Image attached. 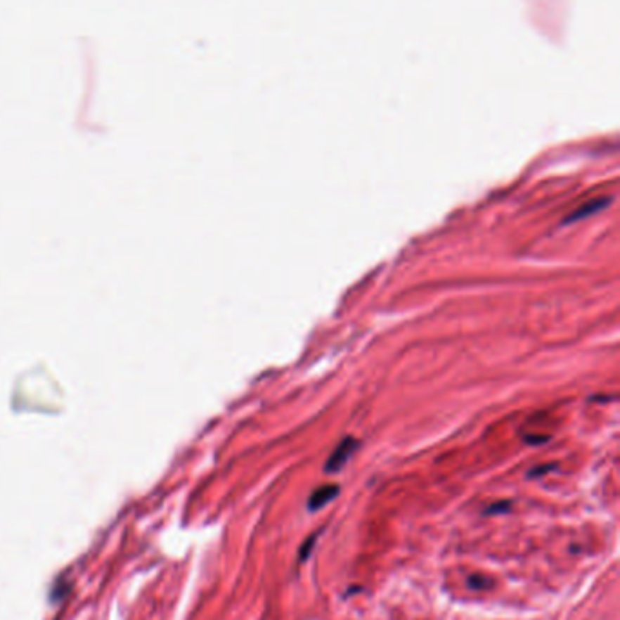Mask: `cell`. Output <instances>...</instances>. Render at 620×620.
<instances>
[{"label":"cell","mask_w":620,"mask_h":620,"mask_svg":"<svg viewBox=\"0 0 620 620\" xmlns=\"http://www.w3.org/2000/svg\"><path fill=\"white\" fill-rule=\"evenodd\" d=\"M557 467H559V462H550V464L545 462V464H541V466L529 470L528 479H538V477H544V475H548L550 471L557 470Z\"/></svg>","instance_id":"obj_6"},{"label":"cell","mask_w":620,"mask_h":620,"mask_svg":"<svg viewBox=\"0 0 620 620\" xmlns=\"http://www.w3.org/2000/svg\"><path fill=\"white\" fill-rule=\"evenodd\" d=\"M317 537H318V533H313L311 537H308L306 541L302 542V545H300V551H299L300 562H306V560L309 559V555H311V551H313V545H315V542H317Z\"/></svg>","instance_id":"obj_5"},{"label":"cell","mask_w":620,"mask_h":620,"mask_svg":"<svg viewBox=\"0 0 620 620\" xmlns=\"http://www.w3.org/2000/svg\"><path fill=\"white\" fill-rule=\"evenodd\" d=\"M467 586H470L471 590L482 591V590H488V588H491L493 581L484 575H471L470 579H467Z\"/></svg>","instance_id":"obj_4"},{"label":"cell","mask_w":620,"mask_h":620,"mask_svg":"<svg viewBox=\"0 0 620 620\" xmlns=\"http://www.w3.org/2000/svg\"><path fill=\"white\" fill-rule=\"evenodd\" d=\"M524 440H526V442H528L529 446H538V444H544V442H548V440H550V437H545V435H542V437L529 435V437H524Z\"/></svg>","instance_id":"obj_7"},{"label":"cell","mask_w":620,"mask_h":620,"mask_svg":"<svg viewBox=\"0 0 620 620\" xmlns=\"http://www.w3.org/2000/svg\"><path fill=\"white\" fill-rule=\"evenodd\" d=\"M359 448V440L353 439V437H346L339 442V446L333 449V453L330 455V458L325 460L324 464V471L325 473H330V475H335V473H339L346 464H348L349 457L355 453V449Z\"/></svg>","instance_id":"obj_1"},{"label":"cell","mask_w":620,"mask_h":620,"mask_svg":"<svg viewBox=\"0 0 620 620\" xmlns=\"http://www.w3.org/2000/svg\"><path fill=\"white\" fill-rule=\"evenodd\" d=\"M511 508H513L511 500H497L493 502L491 506L486 508V510L482 511V515H484V517H488V515H504V513H510Z\"/></svg>","instance_id":"obj_3"},{"label":"cell","mask_w":620,"mask_h":620,"mask_svg":"<svg viewBox=\"0 0 620 620\" xmlns=\"http://www.w3.org/2000/svg\"><path fill=\"white\" fill-rule=\"evenodd\" d=\"M340 495L339 484H324L321 488H317L315 491L309 495L308 498V510L309 511H318L322 508H325L331 500Z\"/></svg>","instance_id":"obj_2"},{"label":"cell","mask_w":620,"mask_h":620,"mask_svg":"<svg viewBox=\"0 0 620 620\" xmlns=\"http://www.w3.org/2000/svg\"><path fill=\"white\" fill-rule=\"evenodd\" d=\"M598 202H602V200H598ZM604 204H597V206H586L584 209H582V212H579V213H573L571 217H569V220H575L576 217H581V215H586V213H590V212H595V209H598V207H602Z\"/></svg>","instance_id":"obj_8"}]
</instances>
